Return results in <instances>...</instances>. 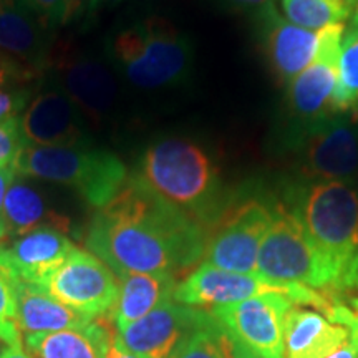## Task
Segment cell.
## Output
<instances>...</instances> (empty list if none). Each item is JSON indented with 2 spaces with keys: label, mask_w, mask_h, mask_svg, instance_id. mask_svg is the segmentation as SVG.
<instances>
[{
  "label": "cell",
  "mask_w": 358,
  "mask_h": 358,
  "mask_svg": "<svg viewBox=\"0 0 358 358\" xmlns=\"http://www.w3.org/2000/svg\"><path fill=\"white\" fill-rule=\"evenodd\" d=\"M208 231L150 191L131 173L122 191L96 209L87 232V248L123 274L176 277L203 261Z\"/></svg>",
  "instance_id": "1"
},
{
  "label": "cell",
  "mask_w": 358,
  "mask_h": 358,
  "mask_svg": "<svg viewBox=\"0 0 358 358\" xmlns=\"http://www.w3.org/2000/svg\"><path fill=\"white\" fill-rule=\"evenodd\" d=\"M148 189L211 231L232 204L216 161L199 143L169 136L151 143L133 171Z\"/></svg>",
  "instance_id": "2"
},
{
  "label": "cell",
  "mask_w": 358,
  "mask_h": 358,
  "mask_svg": "<svg viewBox=\"0 0 358 358\" xmlns=\"http://www.w3.org/2000/svg\"><path fill=\"white\" fill-rule=\"evenodd\" d=\"M285 204L329 266L338 294L340 279L358 248V187L353 181H292Z\"/></svg>",
  "instance_id": "3"
},
{
  "label": "cell",
  "mask_w": 358,
  "mask_h": 358,
  "mask_svg": "<svg viewBox=\"0 0 358 358\" xmlns=\"http://www.w3.org/2000/svg\"><path fill=\"white\" fill-rule=\"evenodd\" d=\"M110 58L133 87L159 90L185 82L194 50L189 38L171 22L150 17L120 30L111 38Z\"/></svg>",
  "instance_id": "4"
},
{
  "label": "cell",
  "mask_w": 358,
  "mask_h": 358,
  "mask_svg": "<svg viewBox=\"0 0 358 358\" xmlns=\"http://www.w3.org/2000/svg\"><path fill=\"white\" fill-rule=\"evenodd\" d=\"M15 171L22 178L70 187L96 209L108 204L129 176L118 156L93 146L27 145Z\"/></svg>",
  "instance_id": "5"
},
{
  "label": "cell",
  "mask_w": 358,
  "mask_h": 358,
  "mask_svg": "<svg viewBox=\"0 0 358 358\" xmlns=\"http://www.w3.org/2000/svg\"><path fill=\"white\" fill-rule=\"evenodd\" d=\"M256 275L279 284H302L337 294L335 279L324 257L299 217L282 201H275L272 222L259 249Z\"/></svg>",
  "instance_id": "6"
},
{
  "label": "cell",
  "mask_w": 358,
  "mask_h": 358,
  "mask_svg": "<svg viewBox=\"0 0 358 358\" xmlns=\"http://www.w3.org/2000/svg\"><path fill=\"white\" fill-rule=\"evenodd\" d=\"M275 201L266 196H236L208 232L203 262L237 274H256L259 249L272 222Z\"/></svg>",
  "instance_id": "7"
},
{
  "label": "cell",
  "mask_w": 358,
  "mask_h": 358,
  "mask_svg": "<svg viewBox=\"0 0 358 358\" xmlns=\"http://www.w3.org/2000/svg\"><path fill=\"white\" fill-rule=\"evenodd\" d=\"M297 181H353L358 174V122L334 116L295 138Z\"/></svg>",
  "instance_id": "8"
},
{
  "label": "cell",
  "mask_w": 358,
  "mask_h": 358,
  "mask_svg": "<svg viewBox=\"0 0 358 358\" xmlns=\"http://www.w3.org/2000/svg\"><path fill=\"white\" fill-rule=\"evenodd\" d=\"M45 73L93 123L105 122L118 101V82L110 66L77 47L55 43Z\"/></svg>",
  "instance_id": "9"
},
{
  "label": "cell",
  "mask_w": 358,
  "mask_h": 358,
  "mask_svg": "<svg viewBox=\"0 0 358 358\" xmlns=\"http://www.w3.org/2000/svg\"><path fill=\"white\" fill-rule=\"evenodd\" d=\"M40 287L75 312L90 319H101L110 317L113 310L118 279L95 254L75 248Z\"/></svg>",
  "instance_id": "10"
},
{
  "label": "cell",
  "mask_w": 358,
  "mask_h": 358,
  "mask_svg": "<svg viewBox=\"0 0 358 358\" xmlns=\"http://www.w3.org/2000/svg\"><path fill=\"white\" fill-rule=\"evenodd\" d=\"M320 32L317 55L306 70L287 83V108L303 127L340 116L335 110L338 64L345 25H329Z\"/></svg>",
  "instance_id": "11"
},
{
  "label": "cell",
  "mask_w": 358,
  "mask_h": 358,
  "mask_svg": "<svg viewBox=\"0 0 358 358\" xmlns=\"http://www.w3.org/2000/svg\"><path fill=\"white\" fill-rule=\"evenodd\" d=\"M295 303L268 292L209 310L237 345L259 358H284V319Z\"/></svg>",
  "instance_id": "12"
},
{
  "label": "cell",
  "mask_w": 358,
  "mask_h": 358,
  "mask_svg": "<svg viewBox=\"0 0 358 358\" xmlns=\"http://www.w3.org/2000/svg\"><path fill=\"white\" fill-rule=\"evenodd\" d=\"M209 310L169 299L143 319L116 330L123 345L141 358H169L198 327Z\"/></svg>",
  "instance_id": "13"
},
{
  "label": "cell",
  "mask_w": 358,
  "mask_h": 358,
  "mask_svg": "<svg viewBox=\"0 0 358 358\" xmlns=\"http://www.w3.org/2000/svg\"><path fill=\"white\" fill-rule=\"evenodd\" d=\"M27 145L92 146L87 120L57 85L38 90L20 116Z\"/></svg>",
  "instance_id": "14"
},
{
  "label": "cell",
  "mask_w": 358,
  "mask_h": 358,
  "mask_svg": "<svg viewBox=\"0 0 358 358\" xmlns=\"http://www.w3.org/2000/svg\"><path fill=\"white\" fill-rule=\"evenodd\" d=\"M53 27L27 0H0V52L45 73L55 47Z\"/></svg>",
  "instance_id": "15"
},
{
  "label": "cell",
  "mask_w": 358,
  "mask_h": 358,
  "mask_svg": "<svg viewBox=\"0 0 358 358\" xmlns=\"http://www.w3.org/2000/svg\"><path fill=\"white\" fill-rule=\"evenodd\" d=\"M262 48L272 75L289 83L312 64L320 43V32L302 29L282 17L274 3L259 12Z\"/></svg>",
  "instance_id": "16"
},
{
  "label": "cell",
  "mask_w": 358,
  "mask_h": 358,
  "mask_svg": "<svg viewBox=\"0 0 358 358\" xmlns=\"http://www.w3.org/2000/svg\"><path fill=\"white\" fill-rule=\"evenodd\" d=\"M358 327L337 324L312 307L292 306L284 319V358H327Z\"/></svg>",
  "instance_id": "17"
},
{
  "label": "cell",
  "mask_w": 358,
  "mask_h": 358,
  "mask_svg": "<svg viewBox=\"0 0 358 358\" xmlns=\"http://www.w3.org/2000/svg\"><path fill=\"white\" fill-rule=\"evenodd\" d=\"M0 249L22 280L40 285L65 262L75 245L65 231L40 227Z\"/></svg>",
  "instance_id": "18"
},
{
  "label": "cell",
  "mask_w": 358,
  "mask_h": 358,
  "mask_svg": "<svg viewBox=\"0 0 358 358\" xmlns=\"http://www.w3.org/2000/svg\"><path fill=\"white\" fill-rule=\"evenodd\" d=\"M19 176V174H17ZM40 227L66 231L69 221L48 206L43 194L25 178H15L8 187L0 219V248Z\"/></svg>",
  "instance_id": "19"
},
{
  "label": "cell",
  "mask_w": 358,
  "mask_h": 358,
  "mask_svg": "<svg viewBox=\"0 0 358 358\" xmlns=\"http://www.w3.org/2000/svg\"><path fill=\"white\" fill-rule=\"evenodd\" d=\"M110 319L92 320L77 329L25 335L24 347L32 358H106L115 330Z\"/></svg>",
  "instance_id": "20"
},
{
  "label": "cell",
  "mask_w": 358,
  "mask_h": 358,
  "mask_svg": "<svg viewBox=\"0 0 358 358\" xmlns=\"http://www.w3.org/2000/svg\"><path fill=\"white\" fill-rule=\"evenodd\" d=\"M176 277L166 274H123L118 275V295L108 319L115 329H124L143 319L156 307L173 299Z\"/></svg>",
  "instance_id": "21"
},
{
  "label": "cell",
  "mask_w": 358,
  "mask_h": 358,
  "mask_svg": "<svg viewBox=\"0 0 358 358\" xmlns=\"http://www.w3.org/2000/svg\"><path fill=\"white\" fill-rule=\"evenodd\" d=\"M87 315L64 306L55 297L45 292L40 285L29 284L20 279L17 297V322L22 334H50L58 330L77 329L90 324Z\"/></svg>",
  "instance_id": "22"
},
{
  "label": "cell",
  "mask_w": 358,
  "mask_h": 358,
  "mask_svg": "<svg viewBox=\"0 0 358 358\" xmlns=\"http://www.w3.org/2000/svg\"><path fill=\"white\" fill-rule=\"evenodd\" d=\"M357 0H280L285 19L302 29L319 30L353 15Z\"/></svg>",
  "instance_id": "23"
},
{
  "label": "cell",
  "mask_w": 358,
  "mask_h": 358,
  "mask_svg": "<svg viewBox=\"0 0 358 358\" xmlns=\"http://www.w3.org/2000/svg\"><path fill=\"white\" fill-rule=\"evenodd\" d=\"M335 110L358 122V27H352L342 40Z\"/></svg>",
  "instance_id": "24"
},
{
  "label": "cell",
  "mask_w": 358,
  "mask_h": 358,
  "mask_svg": "<svg viewBox=\"0 0 358 358\" xmlns=\"http://www.w3.org/2000/svg\"><path fill=\"white\" fill-rule=\"evenodd\" d=\"M236 343L209 312V317L169 358H234Z\"/></svg>",
  "instance_id": "25"
},
{
  "label": "cell",
  "mask_w": 358,
  "mask_h": 358,
  "mask_svg": "<svg viewBox=\"0 0 358 358\" xmlns=\"http://www.w3.org/2000/svg\"><path fill=\"white\" fill-rule=\"evenodd\" d=\"M19 284L20 277L0 249V337L8 347H24V337L17 322Z\"/></svg>",
  "instance_id": "26"
},
{
  "label": "cell",
  "mask_w": 358,
  "mask_h": 358,
  "mask_svg": "<svg viewBox=\"0 0 358 358\" xmlns=\"http://www.w3.org/2000/svg\"><path fill=\"white\" fill-rule=\"evenodd\" d=\"M25 146L27 141L20 128V118L0 124V166L15 168Z\"/></svg>",
  "instance_id": "27"
},
{
  "label": "cell",
  "mask_w": 358,
  "mask_h": 358,
  "mask_svg": "<svg viewBox=\"0 0 358 358\" xmlns=\"http://www.w3.org/2000/svg\"><path fill=\"white\" fill-rule=\"evenodd\" d=\"M34 92L24 87L0 88V124L20 118L27 105L32 100Z\"/></svg>",
  "instance_id": "28"
},
{
  "label": "cell",
  "mask_w": 358,
  "mask_h": 358,
  "mask_svg": "<svg viewBox=\"0 0 358 358\" xmlns=\"http://www.w3.org/2000/svg\"><path fill=\"white\" fill-rule=\"evenodd\" d=\"M35 77H38L37 71L0 52V88L12 87V83L17 82H29Z\"/></svg>",
  "instance_id": "29"
},
{
  "label": "cell",
  "mask_w": 358,
  "mask_h": 358,
  "mask_svg": "<svg viewBox=\"0 0 358 358\" xmlns=\"http://www.w3.org/2000/svg\"><path fill=\"white\" fill-rule=\"evenodd\" d=\"M101 0H64L60 25H78L96 10Z\"/></svg>",
  "instance_id": "30"
},
{
  "label": "cell",
  "mask_w": 358,
  "mask_h": 358,
  "mask_svg": "<svg viewBox=\"0 0 358 358\" xmlns=\"http://www.w3.org/2000/svg\"><path fill=\"white\" fill-rule=\"evenodd\" d=\"M29 6L45 17L53 27L60 25L62 8H64V0H27Z\"/></svg>",
  "instance_id": "31"
},
{
  "label": "cell",
  "mask_w": 358,
  "mask_h": 358,
  "mask_svg": "<svg viewBox=\"0 0 358 358\" xmlns=\"http://www.w3.org/2000/svg\"><path fill=\"white\" fill-rule=\"evenodd\" d=\"M342 290H358V248L353 254L352 261L348 262L342 279H340L338 292H342Z\"/></svg>",
  "instance_id": "32"
},
{
  "label": "cell",
  "mask_w": 358,
  "mask_h": 358,
  "mask_svg": "<svg viewBox=\"0 0 358 358\" xmlns=\"http://www.w3.org/2000/svg\"><path fill=\"white\" fill-rule=\"evenodd\" d=\"M17 178V171L13 166H0V219H2L3 203H6V196L8 187L12 186L13 179Z\"/></svg>",
  "instance_id": "33"
},
{
  "label": "cell",
  "mask_w": 358,
  "mask_h": 358,
  "mask_svg": "<svg viewBox=\"0 0 358 358\" xmlns=\"http://www.w3.org/2000/svg\"><path fill=\"white\" fill-rule=\"evenodd\" d=\"M106 358H141V357H138L136 353L128 350V348L123 345L118 332L115 330L113 337H111V342H110L108 353H106Z\"/></svg>",
  "instance_id": "34"
},
{
  "label": "cell",
  "mask_w": 358,
  "mask_h": 358,
  "mask_svg": "<svg viewBox=\"0 0 358 358\" xmlns=\"http://www.w3.org/2000/svg\"><path fill=\"white\" fill-rule=\"evenodd\" d=\"M327 358H358V330L352 334L350 340H348L345 345Z\"/></svg>",
  "instance_id": "35"
},
{
  "label": "cell",
  "mask_w": 358,
  "mask_h": 358,
  "mask_svg": "<svg viewBox=\"0 0 358 358\" xmlns=\"http://www.w3.org/2000/svg\"><path fill=\"white\" fill-rule=\"evenodd\" d=\"M231 7L237 8V10H259L266 8L271 3H274L272 0H226Z\"/></svg>",
  "instance_id": "36"
},
{
  "label": "cell",
  "mask_w": 358,
  "mask_h": 358,
  "mask_svg": "<svg viewBox=\"0 0 358 358\" xmlns=\"http://www.w3.org/2000/svg\"><path fill=\"white\" fill-rule=\"evenodd\" d=\"M0 358H32L24 350V347H7Z\"/></svg>",
  "instance_id": "37"
},
{
  "label": "cell",
  "mask_w": 358,
  "mask_h": 358,
  "mask_svg": "<svg viewBox=\"0 0 358 358\" xmlns=\"http://www.w3.org/2000/svg\"><path fill=\"white\" fill-rule=\"evenodd\" d=\"M234 358H259V357L254 355L252 352H249L248 348L237 345V343H236V355H234Z\"/></svg>",
  "instance_id": "38"
},
{
  "label": "cell",
  "mask_w": 358,
  "mask_h": 358,
  "mask_svg": "<svg viewBox=\"0 0 358 358\" xmlns=\"http://www.w3.org/2000/svg\"><path fill=\"white\" fill-rule=\"evenodd\" d=\"M348 306H350L358 315V295H353V297L348 299Z\"/></svg>",
  "instance_id": "39"
},
{
  "label": "cell",
  "mask_w": 358,
  "mask_h": 358,
  "mask_svg": "<svg viewBox=\"0 0 358 358\" xmlns=\"http://www.w3.org/2000/svg\"><path fill=\"white\" fill-rule=\"evenodd\" d=\"M352 22H353V27H358V0H357V6H355V10H353V15H352Z\"/></svg>",
  "instance_id": "40"
},
{
  "label": "cell",
  "mask_w": 358,
  "mask_h": 358,
  "mask_svg": "<svg viewBox=\"0 0 358 358\" xmlns=\"http://www.w3.org/2000/svg\"><path fill=\"white\" fill-rule=\"evenodd\" d=\"M8 345H7V343L6 342H3V340H2V337H0V357H2V353H3V350H6V348H7Z\"/></svg>",
  "instance_id": "41"
},
{
  "label": "cell",
  "mask_w": 358,
  "mask_h": 358,
  "mask_svg": "<svg viewBox=\"0 0 358 358\" xmlns=\"http://www.w3.org/2000/svg\"><path fill=\"white\" fill-rule=\"evenodd\" d=\"M357 181H358V174H357ZM357 187H358V182H357Z\"/></svg>",
  "instance_id": "42"
},
{
  "label": "cell",
  "mask_w": 358,
  "mask_h": 358,
  "mask_svg": "<svg viewBox=\"0 0 358 358\" xmlns=\"http://www.w3.org/2000/svg\"><path fill=\"white\" fill-rule=\"evenodd\" d=\"M101 2H103V0H101Z\"/></svg>",
  "instance_id": "43"
}]
</instances>
